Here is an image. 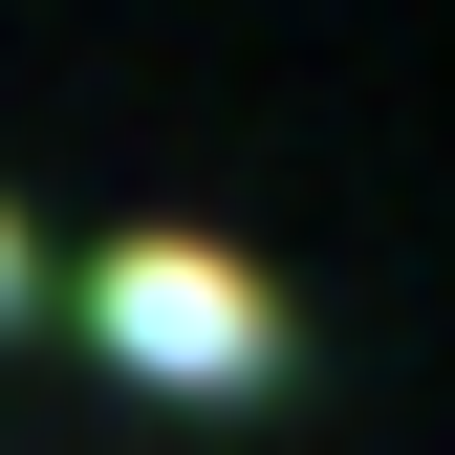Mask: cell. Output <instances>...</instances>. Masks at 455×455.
Wrapping results in <instances>:
<instances>
[{"label":"cell","mask_w":455,"mask_h":455,"mask_svg":"<svg viewBox=\"0 0 455 455\" xmlns=\"http://www.w3.org/2000/svg\"><path fill=\"white\" fill-rule=\"evenodd\" d=\"M87 347L131 369V390H282V282L239 260V239H108V282H87Z\"/></svg>","instance_id":"cell-1"},{"label":"cell","mask_w":455,"mask_h":455,"mask_svg":"<svg viewBox=\"0 0 455 455\" xmlns=\"http://www.w3.org/2000/svg\"><path fill=\"white\" fill-rule=\"evenodd\" d=\"M0 325H22V217H0Z\"/></svg>","instance_id":"cell-2"}]
</instances>
